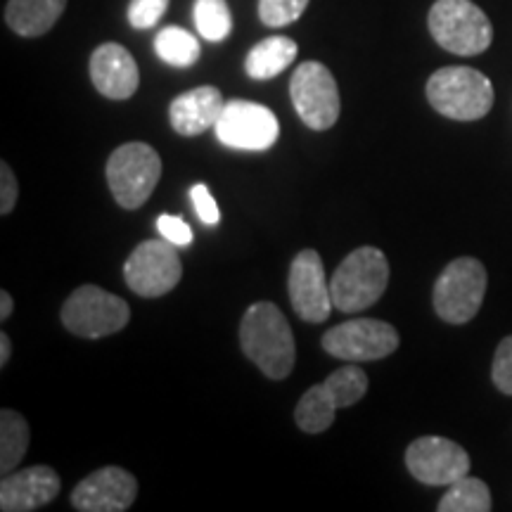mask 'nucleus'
I'll use <instances>...</instances> for the list:
<instances>
[{"label": "nucleus", "instance_id": "1", "mask_svg": "<svg viewBox=\"0 0 512 512\" xmlns=\"http://www.w3.org/2000/svg\"><path fill=\"white\" fill-rule=\"evenodd\" d=\"M242 351L271 380H285L297 361L294 335L285 313L271 302L252 304L240 325Z\"/></svg>", "mask_w": 512, "mask_h": 512}, {"label": "nucleus", "instance_id": "2", "mask_svg": "<svg viewBox=\"0 0 512 512\" xmlns=\"http://www.w3.org/2000/svg\"><path fill=\"white\" fill-rule=\"evenodd\" d=\"M427 100L448 119L477 121L494 107V86L472 67H444L427 81Z\"/></svg>", "mask_w": 512, "mask_h": 512}, {"label": "nucleus", "instance_id": "3", "mask_svg": "<svg viewBox=\"0 0 512 512\" xmlns=\"http://www.w3.org/2000/svg\"><path fill=\"white\" fill-rule=\"evenodd\" d=\"M389 285V261L377 247L351 252L330 280L332 304L342 313L366 311L380 302Z\"/></svg>", "mask_w": 512, "mask_h": 512}, {"label": "nucleus", "instance_id": "4", "mask_svg": "<svg viewBox=\"0 0 512 512\" xmlns=\"http://www.w3.org/2000/svg\"><path fill=\"white\" fill-rule=\"evenodd\" d=\"M427 24H430L434 41L453 55H479L489 50L494 41V27L489 17L472 0H437Z\"/></svg>", "mask_w": 512, "mask_h": 512}, {"label": "nucleus", "instance_id": "5", "mask_svg": "<svg viewBox=\"0 0 512 512\" xmlns=\"http://www.w3.org/2000/svg\"><path fill=\"white\" fill-rule=\"evenodd\" d=\"M486 268L472 256L451 261L434 283L432 302L439 318L451 325L470 323L482 309L486 294Z\"/></svg>", "mask_w": 512, "mask_h": 512}, {"label": "nucleus", "instance_id": "6", "mask_svg": "<svg viewBox=\"0 0 512 512\" xmlns=\"http://www.w3.org/2000/svg\"><path fill=\"white\" fill-rule=\"evenodd\" d=\"M159 178L162 159L147 143H126L112 152L107 162V183L124 209H138L150 200Z\"/></svg>", "mask_w": 512, "mask_h": 512}, {"label": "nucleus", "instance_id": "7", "mask_svg": "<svg viewBox=\"0 0 512 512\" xmlns=\"http://www.w3.org/2000/svg\"><path fill=\"white\" fill-rule=\"evenodd\" d=\"M128 320H131V309L124 299L98 285L79 287L62 306L64 328L86 339L110 337L124 330Z\"/></svg>", "mask_w": 512, "mask_h": 512}, {"label": "nucleus", "instance_id": "8", "mask_svg": "<svg viewBox=\"0 0 512 512\" xmlns=\"http://www.w3.org/2000/svg\"><path fill=\"white\" fill-rule=\"evenodd\" d=\"M290 95L299 119L313 131H328L337 124L342 102L335 76L325 64L313 60L299 64L292 74Z\"/></svg>", "mask_w": 512, "mask_h": 512}, {"label": "nucleus", "instance_id": "9", "mask_svg": "<svg viewBox=\"0 0 512 512\" xmlns=\"http://www.w3.org/2000/svg\"><path fill=\"white\" fill-rule=\"evenodd\" d=\"M169 240H145L124 264L126 285L140 297H162L181 283L183 264Z\"/></svg>", "mask_w": 512, "mask_h": 512}, {"label": "nucleus", "instance_id": "10", "mask_svg": "<svg viewBox=\"0 0 512 512\" xmlns=\"http://www.w3.org/2000/svg\"><path fill=\"white\" fill-rule=\"evenodd\" d=\"M323 349L349 363L380 361L399 349V332L394 325L375 318H356L337 325L323 335Z\"/></svg>", "mask_w": 512, "mask_h": 512}, {"label": "nucleus", "instance_id": "11", "mask_svg": "<svg viewBox=\"0 0 512 512\" xmlns=\"http://www.w3.org/2000/svg\"><path fill=\"white\" fill-rule=\"evenodd\" d=\"M219 143L233 150L264 152L275 145L280 124L266 105L249 100H230L214 126Z\"/></svg>", "mask_w": 512, "mask_h": 512}, {"label": "nucleus", "instance_id": "12", "mask_svg": "<svg viewBox=\"0 0 512 512\" xmlns=\"http://www.w3.org/2000/svg\"><path fill=\"white\" fill-rule=\"evenodd\" d=\"M408 472L422 484L451 486L470 472V456L456 441L444 437H420L406 451Z\"/></svg>", "mask_w": 512, "mask_h": 512}, {"label": "nucleus", "instance_id": "13", "mask_svg": "<svg viewBox=\"0 0 512 512\" xmlns=\"http://www.w3.org/2000/svg\"><path fill=\"white\" fill-rule=\"evenodd\" d=\"M290 302L292 309L306 323H323L332 311V292L325 278L323 259L316 249H304L294 256L290 266Z\"/></svg>", "mask_w": 512, "mask_h": 512}, {"label": "nucleus", "instance_id": "14", "mask_svg": "<svg viewBox=\"0 0 512 512\" xmlns=\"http://www.w3.org/2000/svg\"><path fill=\"white\" fill-rule=\"evenodd\" d=\"M138 496V482L124 467H102L76 484L72 505L81 512H124Z\"/></svg>", "mask_w": 512, "mask_h": 512}, {"label": "nucleus", "instance_id": "15", "mask_svg": "<svg viewBox=\"0 0 512 512\" xmlns=\"http://www.w3.org/2000/svg\"><path fill=\"white\" fill-rule=\"evenodd\" d=\"M60 475L48 465H34L27 470L3 475L0 484V510L31 512L43 508L60 494Z\"/></svg>", "mask_w": 512, "mask_h": 512}, {"label": "nucleus", "instance_id": "16", "mask_svg": "<svg viewBox=\"0 0 512 512\" xmlns=\"http://www.w3.org/2000/svg\"><path fill=\"white\" fill-rule=\"evenodd\" d=\"M91 79L100 95L128 100L138 91L140 72L133 55L119 43H102L91 55Z\"/></svg>", "mask_w": 512, "mask_h": 512}, {"label": "nucleus", "instance_id": "17", "mask_svg": "<svg viewBox=\"0 0 512 512\" xmlns=\"http://www.w3.org/2000/svg\"><path fill=\"white\" fill-rule=\"evenodd\" d=\"M223 107H226V100H223L219 88H192V91L178 95V98L171 102V126H174V131L181 133V136H200V133L216 126Z\"/></svg>", "mask_w": 512, "mask_h": 512}, {"label": "nucleus", "instance_id": "18", "mask_svg": "<svg viewBox=\"0 0 512 512\" xmlns=\"http://www.w3.org/2000/svg\"><path fill=\"white\" fill-rule=\"evenodd\" d=\"M64 8L67 0H10L5 5V22L15 34L36 38L55 27Z\"/></svg>", "mask_w": 512, "mask_h": 512}, {"label": "nucleus", "instance_id": "19", "mask_svg": "<svg viewBox=\"0 0 512 512\" xmlns=\"http://www.w3.org/2000/svg\"><path fill=\"white\" fill-rule=\"evenodd\" d=\"M297 43L287 36H271L249 50L245 60V72L254 81H268L283 74L297 60Z\"/></svg>", "mask_w": 512, "mask_h": 512}, {"label": "nucleus", "instance_id": "20", "mask_svg": "<svg viewBox=\"0 0 512 512\" xmlns=\"http://www.w3.org/2000/svg\"><path fill=\"white\" fill-rule=\"evenodd\" d=\"M29 422L17 411H0V472L10 475L29 451Z\"/></svg>", "mask_w": 512, "mask_h": 512}, {"label": "nucleus", "instance_id": "21", "mask_svg": "<svg viewBox=\"0 0 512 512\" xmlns=\"http://www.w3.org/2000/svg\"><path fill=\"white\" fill-rule=\"evenodd\" d=\"M337 401L332 399L325 384H313L297 403V411H294V420L302 427L306 434H320L335 422L337 413Z\"/></svg>", "mask_w": 512, "mask_h": 512}, {"label": "nucleus", "instance_id": "22", "mask_svg": "<svg viewBox=\"0 0 512 512\" xmlns=\"http://www.w3.org/2000/svg\"><path fill=\"white\" fill-rule=\"evenodd\" d=\"M439 512H489L491 491L482 479L463 477L448 486V491L437 505Z\"/></svg>", "mask_w": 512, "mask_h": 512}, {"label": "nucleus", "instance_id": "23", "mask_svg": "<svg viewBox=\"0 0 512 512\" xmlns=\"http://www.w3.org/2000/svg\"><path fill=\"white\" fill-rule=\"evenodd\" d=\"M155 50L159 60L171 64V67H192L200 60L202 48L200 41L181 27H164L155 38Z\"/></svg>", "mask_w": 512, "mask_h": 512}, {"label": "nucleus", "instance_id": "24", "mask_svg": "<svg viewBox=\"0 0 512 512\" xmlns=\"http://www.w3.org/2000/svg\"><path fill=\"white\" fill-rule=\"evenodd\" d=\"M195 27L204 41H226L233 31V15L226 0H195Z\"/></svg>", "mask_w": 512, "mask_h": 512}, {"label": "nucleus", "instance_id": "25", "mask_svg": "<svg viewBox=\"0 0 512 512\" xmlns=\"http://www.w3.org/2000/svg\"><path fill=\"white\" fill-rule=\"evenodd\" d=\"M339 408L354 406L368 392V377L358 366H344L323 382Z\"/></svg>", "mask_w": 512, "mask_h": 512}, {"label": "nucleus", "instance_id": "26", "mask_svg": "<svg viewBox=\"0 0 512 512\" xmlns=\"http://www.w3.org/2000/svg\"><path fill=\"white\" fill-rule=\"evenodd\" d=\"M309 0H259V19L266 27H287L304 15Z\"/></svg>", "mask_w": 512, "mask_h": 512}, {"label": "nucleus", "instance_id": "27", "mask_svg": "<svg viewBox=\"0 0 512 512\" xmlns=\"http://www.w3.org/2000/svg\"><path fill=\"white\" fill-rule=\"evenodd\" d=\"M169 0H131L128 3V24L133 29H152L166 15Z\"/></svg>", "mask_w": 512, "mask_h": 512}, {"label": "nucleus", "instance_id": "28", "mask_svg": "<svg viewBox=\"0 0 512 512\" xmlns=\"http://www.w3.org/2000/svg\"><path fill=\"white\" fill-rule=\"evenodd\" d=\"M491 377H494V384L503 394L512 396V335L498 344Z\"/></svg>", "mask_w": 512, "mask_h": 512}, {"label": "nucleus", "instance_id": "29", "mask_svg": "<svg viewBox=\"0 0 512 512\" xmlns=\"http://www.w3.org/2000/svg\"><path fill=\"white\" fill-rule=\"evenodd\" d=\"M190 200H192V207H195L197 216H200L202 223H207V226H216V223L221 221V209H219V204H216L214 195H211L207 185L204 183L192 185Z\"/></svg>", "mask_w": 512, "mask_h": 512}, {"label": "nucleus", "instance_id": "30", "mask_svg": "<svg viewBox=\"0 0 512 512\" xmlns=\"http://www.w3.org/2000/svg\"><path fill=\"white\" fill-rule=\"evenodd\" d=\"M157 230L162 233L164 240H169L176 247H188L192 242V228L185 223L181 216L162 214L157 219Z\"/></svg>", "mask_w": 512, "mask_h": 512}, {"label": "nucleus", "instance_id": "31", "mask_svg": "<svg viewBox=\"0 0 512 512\" xmlns=\"http://www.w3.org/2000/svg\"><path fill=\"white\" fill-rule=\"evenodd\" d=\"M19 197V185L15 178V171L10 169L8 162L0 164V214L8 216L15 209Z\"/></svg>", "mask_w": 512, "mask_h": 512}, {"label": "nucleus", "instance_id": "32", "mask_svg": "<svg viewBox=\"0 0 512 512\" xmlns=\"http://www.w3.org/2000/svg\"><path fill=\"white\" fill-rule=\"evenodd\" d=\"M12 309H15V302H12L10 292H0V320H8Z\"/></svg>", "mask_w": 512, "mask_h": 512}, {"label": "nucleus", "instance_id": "33", "mask_svg": "<svg viewBox=\"0 0 512 512\" xmlns=\"http://www.w3.org/2000/svg\"><path fill=\"white\" fill-rule=\"evenodd\" d=\"M10 351H12V344H10V337H8V332H3V335H0V366H8V361H10Z\"/></svg>", "mask_w": 512, "mask_h": 512}]
</instances>
